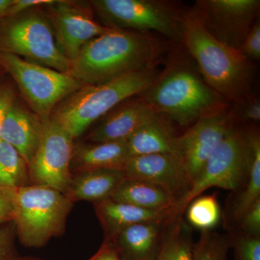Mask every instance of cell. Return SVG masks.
Here are the masks:
<instances>
[{"label": "cell", "mask_w": 260, "mask_h": 260, "mask_svg": "<svg viewBox=\"0 0 260 260\" xmlns=\"http://www.w3.org/2000/svg\"><path fill=\"white\" fill-rule=\"evenodd\" d=\"M15 102V93L11 87L8 85H0V140L5 116Z\"/></svg>", "instance_id": "e575fe53"}, {"label": "cell", "mask_w": 260, "mask_h": 260, "mask_svg": "<svg viewBox=\"0 0 260 260\" xmlns=\"http://www.w3.org/2000/svg\"><path fill=\"white\" fill-rule=\"evenodd\" d=\"M232 247L230 237L218 233L203 232L193 245V260H227Z\"/></svg>", "instance_id": "4316f807"}, {"label": "cell", "mask_w": 260, "mask_h": 260, "mask_svg": "<svg viewBox=\"0 0 260 260\" xmlns=\"http://www.w3.org/2000/svg\"><path fill=\"white\" fill-rule=\"evenodd\" d=\"M193 8L210 35L236 50L259 19V0H197Z\"/></svg>", "instance_id": "7c38bea8"}, {"label": "cell", "mask_w": 260, "mask_h": 260, "mask_svg": "<svg viewBox=\"0 0 260 260\" xmlns=\"http://www.w3.org/2000/svg\"><path fill=\"white\" fill-rule=\"evenodd\" d=\"M237 123L230 105H227L200 118L185 133L175 137L173 155L180 162L189 186L198 179L213 150Z\"/></svg>", "instance_id": "30bf717a"}, {"label": "cell", "mask_w": 260, "mask_h": 260, "mask_svg": "<svg viewBox=\"0 0 260 260\" xmlns=\"http://www.w3.org/2000/svg\"><path fill=\"white\" fill-rule=\"evenodd\" d=\"M186 210L189 225L202 232H210L220 221V208L216 193L194 198Z\"/></svg>", "instance_id": "484cf974"}, {"label": "cell", "mask_w": 260, "mask_h": 260, "mask_svg": "<svg viewBox=\"0 0 260 260\" xmlns=\"http://www.w3.org/2000/svg\"><path fill=\"white\" fill-rule=\"evenodd\" d=\"M54 3L55 0H13V4L8 10L6 18L20 14L32 8L47 6Z\"/></svg>", "instance_id": "836d02e7"}, {"label": "cell", "mask_w": 260, "mask_h": 260, "mask_svg": "<svg viewBox=\"0 0 260 260\" xmlns=\"http://www.w3.org/2000/svg\"><path fill=\"white\" fill-rule=\"evenodd\" d=\"M0 66L11 75L34 113L44 121L50 119L59 102L84 85L68 73L8 53L0 52Z\"/></svg>", "instance_id": "9c48e42d"}, {"label": "cell", "mask_w": 260, "mask_h": 260, "mask_svg": "<svg viewBox=\"0 0 260 260\" xmlns=\"http://www.w3.org/2000/svg\"><path fill=\"white\" fill-rule=\"evenodd\" d=\"M230 107L239 123L256 124L260 121L259 98L252 93L230 104Z\"/></svg>", "instance_id": "83f0119b"}, {"label": "cell", "mask_w": 260, "mask_h": 260, "mask_svg": "<svg viewBox=\"0 0 260 260\" xmlns=\"http://www.w3.org/2000/svg\"><path fill=\"white\" fill-rule=\"evenodd\" d=\"M175 137L165 118L155 113L126 140L130 157L173 154Z\"/></svg>", "instance_id": "7402d4cb"}, {"label": "cell", "mask_w": 260, "mask_h": 260, "mask_svg": "<svg viewBox=\"0 0 260 260\" xmlns=\"http://www.w3.org/2000/svg\"><path fill=\"white\" fill-rule=\"evenodd\" d=\"M104 232V240L112 242L126 228L143 222L162 221L174 218L171 211H153L109 199L93 203Z\"/></svg>", "instance_id": "e0dca14e"}, {"label": "cell", "mask_w": 260, "mask_h": 260, "mask_svg": "<svg viewBox=\"0 0 260 260\" xmlns=\"http://www.w3.org/2000/svg\"><path fill=\"white\" fill-rule=\"evenodd\" d=\"M111 199L143 209L172 213L177 204L172 195L160 186L136 179H124Z\"/></svg>", "instance_id": "44dd1931"}, {"label": "cell", "mask_w": 260, "mask_h": 260, "mask_svg": "<svg viewBox=\"0 0 260 260\" xmlns=\"http://www.w3.org/2000/svg\"><path fill=\"white\" fill-rule=\"evenodd\" d=\"M180 43L205 81L229 105L251 93L254 63L212 37L194 8L183 10Z\"/></svg>", "instance_id": "3957f363"}, {"label": "cell", "mask_w": 260, "mask_h": 260, "mask_svg": "<svg viewBox=\"0 0 260 260\" xmlns=\"http://www.w3.org/2000/svg\"><path fill=\"white\" fill-rule=\"evenodd\" d=\"M87 260H122L110 242L104 240L99 250Z\"/></svg>", "instance_id": "d590c367"}, {"label": "cell", "mask_w": 260, "mask_h": 260, "mask_svg": "<svg viewBox=\"0 0 260 260\" xmlns=\"http://www.w3.org/2000/svg\"><path fill=\"white\" fill-rule=\"evenodd\" d=\"M162 51V44L150 32L112 28L80 49L68 74L84 85L107 83L155 66Z\"/></svg>", "instance_id": "7a4b0ae2"}, {"label": "cell", "mask_w": 260, "mask_h": 260, "mask_svg": "<svg viewBox=\"0 0 260 260\" xmlns=\"http://www.w3.org/2000/svg\"><path fill=\"white\" fill-rule=\"evenodd\" d=\"M155 114L139 95L127 99L109 114L87 140L90 143L126 141Z\"/></svg>", "instance_id": "2e32d148"}, {"label": "cell", "mask_w": 260, "mask_h": 260, "mask_svg": "<svg viewBox=\"0 0 260 260\" xmlns=\"http://www.w3.org/2000/svg\"><path fill=\"white\" fill-rule=\"evenodd\" d=\"M122 171L125 179L147 181L160 186L172 195L177 204L190 187L180 162L171 153L129 157Z\"/></svg>", "instance_id": "5bb4252c"}, {"label": "cell", "mask_w": 260, "mask_h": 260, "mask_svg": "<svg viewBox=\"0 0 260 260\" xmlns=\"http://www.w3.org/2000/svg\"><path fill=\"white\" fill-rule=\"evenodd\" d=\"M73 140L52 118L44 121L40 144L28 166L30 184L49 186L66 194L73 177Z\"/></svg>", "instance_id": "8fae6325"}, {"label": "cell", "mask_w": 260, "mask_h": 260, "mask_svg": "<svg viewBox=\"0 0 260 260\" xmlns=\"http://www.w3.org/2000/svg\"><path fill=\"white\" fill-rule=\"evenodd\" d=\"M16 231L13 222L0 227V260H13L18 255L15 249Z\"/></svg>", "instance_id": "f546056e"}, {"label": "cell", "mask_w": 260, "mask_h": 260, "mask_svg": "<svg viewBox=\"0 0 260 260\" xmlns=\"http://www.w3.org/2000/svg\"><path fill=\"white\" fill-rule=\"evenodd\" d=\"M168 220L130 225L109 242L122 260H155Z\"/></svg>", "instance_id": "ac0fdd59"}, {"label": "cell", "mask_w": 260, "mask_h": 260, "mask_svg": "<svg viewBox=\"0 0 260 260\" xmlns=\"http://www.w3.org/2000/svg\"><path fill=\"white\" fill-rule=\"evenodd\" d=\"M241 232L254 237H260V198L246 210L239 220Z\"/></svg>", "instance_id": "1f68e13d"}, {"label": "cell", "mask_w": 260, "mask_h": 260, "mask_svg": "<svg viewBox=\"0 0 260 260\" xmlns=\"http://www.w3.org/2000/svg\"><path fill=\"white\" fill-rule=\"evenodd\" d=\"M13 0H0V20L6 18Z\"/></svg>", "instance_id": "8d00e7d4"}, {"label": "cell", "mask_w": 260, "mask_h": 260, "mask_svg": "<svg viewBox=\"0 0 260 260\" xmlns=\"http://www.w3.org/2000/svg\"><path fill=\"white\" fill-rule=\"evenodd\" d=\"M155 67L132 72L107 83L85 85L67 97L51 117L75 139L93 122L127 99L139 95L156 75Z\"/></svg>", "instance_id": "277c9868"}, {"label": "cell", "mask_w": 260, "mask_h": 260, "mask_svg": "<svg viewBox=\"0 0 260 260\" xmlns=\"http://www.w3.org/2000/svg\"><path fill=\"white\" fill-rule=\"evenodd\" d=\"M14 190L0 187V227L13 222Z\"/></svg>", "instance_id": "d6a6232c"}, {"label": "cell", "mask_w": 260, "mask_h": 260, "mask_svg": "<svg viewBox=\"0 0 260 260\" xmlns=\"http://www.w3.org/2000/svg\"><path fill=\"white\" fill-rule=\"evenodd\" d=\"M28 164L16 149L0 140V187L8 189L30 185Z\"/></svg>", "instance_id": "d4e9b609"}, {"label": "cell", "mask_w": 260, "mask_h": 260, "mask_svg": "<svg viewBox=\"0 0 260 260\" xmlns=\"http://www.w3.org/2000/svg\"><path fill=\"white\" fill-rule=\"evenodd\" d=\"M250 145V168L245 184L240 189L231 207V215L234 221L239 223L243 215L251 205L260 198V136L256 124L247 125Z\"/></svg>", "instance_id": "603a6c76"}, {"label": "cell", "mask_w": 260, "mask_h": 260, "mask_svg": "<svg viewBox=\"0 0 260 260\" xmlns=\"http://www.w3.org/2000/svg\"><path fill=\"white\" fill-rule=\"evenodd\" d=\"M45 8L56 45L70 61L87 43L112 29L97 23L90 10L72 2L59 0Z\"/></svg>", "instance_id": "4fadbf2b"}, {"label": "cell", "mask_w": 260, "mask_h": 260, "mask_svg": "<svg viewBox=\"0 0 260 260\" xmlns=\"http://www.w3.org/2000/svg\"><path fill=\"white\" fill-rule=\"evenodd\" d=\"M129 157L126 141L79 143L73 148L72 173L102 169L122 170Z\"/></svg>", "instance_id": "d6986e66"}, {"label": "cell", "mask_w": 260, "mask_h": 260, "mask_svg": "<svg viewBox=\"0 0 260 260\" xmlns=\"http://www.w3.org/2000/svg\"><path fill=\"white\" fill-rule=\"evenodd\" d=\"M229 237L237 260H260V237L240 232Z\"/></svg>", "instance_id": "f1b7e54d"}, {"label": "cell", "mask_w": 260, "mask_h": 260, "mask_svg": "<svg viewBox=\"0 0 260 260\" xmlns=\"http://www.w3.org/2000/svg\"><path fill=\"white\" fill-rule=\"evenodd\" d=\"M44 121L15 101L3 121L1 140L13 146L28 165L37 153L44 132Z\"/></svg>", "instance_id": "9a60e30c"}, {"label": "cell", "mask_w": 260, "mask_h": 260, "mask_svg": "<svg viewBox=\"0 0 260 260\" xmlns=\"http://www.w3.org/2000/svg\"><path fill=\"white\" fill-rule=\"evenodd\" d=\"M174 43L164 69L139 96L158 115L189 127L203 116L229 104L205 81L182 44Z\"/></svg>", "instance_id": "6da1fadb"}, {"label": "cell", "mask_w": 260, "mask_h": 260, "mask_svg": "<svg viewBox=\"0 0 260 260\" xmlns=\"http://www.w3.org/2000/svg\"><path fill=\"white\" fill-rule=\"evenodd\" d=\"M93 9L105 26L129 31H155L171 42L181 40L183 10L167 0H94Z\"/></svg>", "instance_id": "ba28073f"}, {"label": "cell", "mask_w": 260, "mask_h": 260, "mask_svg": "<svg viewBox=\"0 0 260 260\" xmlns=\"http://www.w3.org/2000/svg\"><path fill=\"white\" fill-rule=\"evenodd\" d=\"M0 52L68 73L70 61L56 44L50 23L37 8L0 20Z\"/></svg>", "instance_id": "52a82bcc"}, {"label": "cell", "mask_w": 260, "mask_h": 260, "mask_svg": "<svg viewBox=\"0 0 260 260\" xmlns=\"http://www.w3.org/2000/svg\"><path fill=\"white\" fill-rule=\"evenodd\" d=\"M13 260H44L39 259V258L32 257V256H17Z\"/></svg>", "instance_id": "74e56055"}, {"label": "cell", "mask_w": 260, "mask_h": 260, "mask_svg": "<svg viewBox=\"0 0 260 260\" xmlns=\"http://www.w3.org/2000/svg\"><path fill=\"white\" fill-rule=\"evenodd\" d=\"M190 225L181 216L169 219L162 230L155 260H193Z\"/></svg>", "instance_id": "cb8c5ba5"}, {"label": "cell", "mask_w": 260, "mask_h": 260, "mask_svg": "<svg viewBox=\"0 0 260 260\" xmlns=\"http://www.w3.org/2000/svg\"><path fill=\"white\" fill-rule=\"evenodd\" d=\"M250 161L246 126H240V123H237L210 155L198 179L174 207L172 216H181L194 198L210 187L240 190L247 180Z\"/></svg>", "instance_id": "8992f818"}, {"label": "cell", "mask_w": 260, "mask_h": 260, "mask_svg": "<svg viewBox=\"0 0 260 260\" xmlns=\"http://www.w3.org/2000/svg\"><path fill=\"white\" fill-rule=\"evenodd\" d=\"M74 203L61 191L30 184L14 190L16 237L25 247L42 248L62 235Z\"/></svg>", "instance_id": "5b68a950"}, {"label": "cell", "mask_w": 260, "mask_h": 260, "mask_svg": "<svg viewBox=\"0 0 260 260\" xmlns=\"http://www.w3.org/2000/svg\"><path fill=\"white\" fill-rule=\"evenodd\" d=\"M239 52L248 60L254 63L260 59V21L255 22L243 42Z\"/></svg>", "instance_id": "4dcf8cb0"}, {"label": "cell", "mask_w": 260, "mask_h": 260, "mask_svg": "<svg viewBox=\"0 0 260 260\" xmlns=\"http://www.w3.org/2000/svg\"><path fill=\"white\" fill-rule=\"evenodd\" d=\"M124 179L121 169H95L77 173L73 174L65 195L73 203L78 201L96 203L112 198Z\"/></svg>", "instance_id": "ffe728a7"}]
</instances>
